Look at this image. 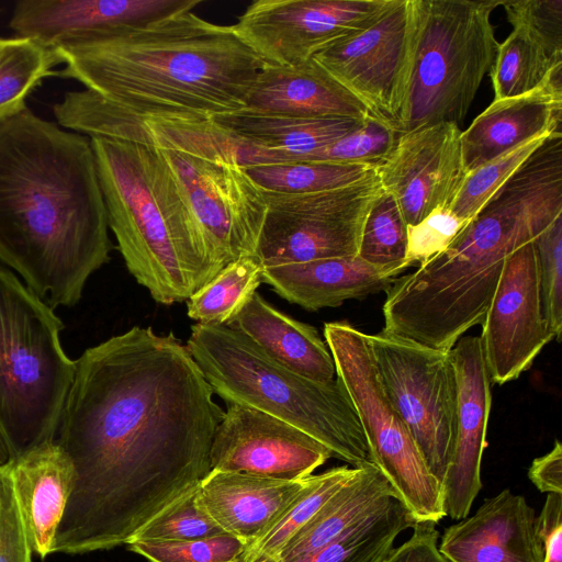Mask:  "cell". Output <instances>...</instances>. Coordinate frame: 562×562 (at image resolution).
<instances>
[{"mask_svg":"<svg viewBox=\"0 0 562 562\" xmlns=\"http://www.w3.org/2000/svg\"><path fill=\"white\" fill-rule=\"evenodd\" d=\"M187 346L150 327L87 348L76 360L57 443L76 483L53 553L125 544L211 471L224 411Z\"/></svg>","mask_w":562,"mask_h":562,"instance_id":"obj_1","label":"cell"},{"mask_svg":"<svg viewBox=\"0 0 562 562\" xmlns=\"http://www.w3.org/2000/svg\"><path fill=\"white\" fill-rule=\"evenodd\" d=\"M88 136L26 109L0 123V261L53 308L79 303L110 259Z\"/></svg>","mask_w":562,"mask_h":562,"instance_id":"obj_2","label":"cell"},{"mask_svg":"<svg viewBox=\"0 0 562 562\" xmlns=\"http://www.w3.org/2000/svg\"><path fill=\"white\" fill-rule=\"evenodd\" d=\"M56 50L65 65L57 76L142 117L209 120L241 110L268 65L232 25L192 11Z\"/></svg>","mask_w":562,"mask_h":562,"instance_id":"obj_3","label":"cell"},{"mask_svg":"<svg viewBox=\"0 0 562 562\" xmlns=\"http://www.w3.org/2000/svg\"><path fill=\"white\" fill-rule=\"evenodd\" d=\"M89 138L109 228L127 270L156 302L187 301L216 272L167 162L150 145Z\"/></svg>","mask_w":562,"mask_h":562,"instance_id":"obj_4","label":"cell"},{"mask_svg":"<svg viewBox=\"0 0 562 562\" xmlns=\"http://www.w3.org/2000/svg\"><path fill=\"white\" fill-rule=\"evenodd\" d=\"M186 346L226 404L286 422L352 467L372 462L358 414L338 378L318 382L303 376L226 325H192Z\"/></svg>","mask_w":562,"mask_h":562,"instance_id":"obj_5","label":"cell"},{"mask_svg":"<svg viewBox=\"0 0 562 562\" xmlns=\"http://www.w3.org/2000/svg\"><path fill=\"white\" fill-rule=\"evenodd\" d=\"M63 328L54 308L0 265V428L11 460L56 440L76 371Z\"/></svg>","mask_w":562,"mask_h":562,"instance_id":"obj_6","label":"cell"},{"mask_svg":"<svg viewBox=\"0 0 562 562\" xmlns=\"http://www.w3.org/2000/svg\"><path fill=\"white\" fill-rule=\"evenodd\" d=\"M498 0H412L415 46L398 134L468 114L499 43L491 22Z\"/></svg>","mask_w":562,"mask_h":562,"instance_id":"obj_7","label":"cell"},{"mask_svg":"<svg viewBox=\"0 0 562 562\" xmlns=\"http://www.w3.org/2000/svg\"><path fill=\"white\" fill-rule=\"evenodd\" d=\"M324 336L336 376L358 414L372 463L386 477L415 521L439 522L446 516L440 482L428 469L383 389L367 334L339 321L326 323Z\"/></svg>","mask_w":562,"mask_h":562,"instance_id":"obj_8","label":"cell"},{"mask_svg":"<svg viewBox=\"0 0 562 562\" xmlns=\"http://www.w3.org/2000/svg\"><path fill=\"white\" fill-rule=\"evenodd\" d=\"M383 389L440 482L449 465L458 418V376L451 351L383 329L367 335Z\"/></svg>","mask_w":562,"mask_h":562,"instance_id":"obj_9","label":"cell"},{"mask_svg":"<svg viewBox=\"0 0 562 562\" xmlns=\"http://www.w3.org/2000/svg\"><path fill=\"white\" fill-rule=\"evenodd\" d=\"M384 191L376 175L313 193L265 192L267 214L254 257L263 268L358 256L366 217Z\"/></svg>","mask_w":562,"mask_h":562,"instance_id":"obj_10","label":"cell"},{"mask_svg":"<svg viewBox=\"0 0 562 562\" xmlns=\"http://www.w3.org/2000/svg\"><path fill=\"white\" fill-rule=\"evenodd\" d=\"M157 149L187 202L216 274L228 263L254 256L267 201L246 168Z\"/></svg>","mask_w":562,"mask_h":562,"instance_id":"obj_11","label":"cell"},{"mask_svg":"<svg viewBox=\"0 0 562 562\" xmlns=\"http://www.w3.org/2000/svg\"><path fill=\"white\" fill-rule=\"evenodd\" d=\"M412 0H394L366 30L339 40L314 58L368 109L396 130L413 67Z\"/></svg>","mask_w":562,"mask_h":562,"instance_id":"obj_12","label":"cell"},{"mask_svg":"<svg viewBox=\"0 0 562 562\" xmlns=\"http://www.w3.org/2000/svg\"><path fill=\"white\" fill-rule=\"evenodd\" d=\"M394 0H258L233 29L269 65L294 66L371 26Z\"/></svg>","mask_w":562,"mask_h":562,"instance_id":"obj_13","label":"cell"},{"mask_svg":"<svg viewBox=\"0 0 562 562\" xmlns=\"http://www.w3.org/2000/svg\"><path fill=\"white\" fill-rule=\"evenodd\" d=\"M480 339L491 381L499 385L520 376L555 339L542 311L532 240L506 258Z\"/></svg>","mask_w":562,"mask_h":562,"instance_id":"obj_14","label":"cell"},{"mask_svg":"<svg viewBox=\"0 0 562 562\" xmlns=\"http://www.w3.org/2000/svg\"><path fill=\"white\" fill-rule=\"evenodd\" d=\"M331 453L301 429L261 411L227 404L210 450L211 470L300 481Z\"/></svg>","mask_w":562,"mask_h":562,"instance_id":"obj_15","label":"cell"},{"mask_svg":"<svg viewBox=\"0 0 562 562\" xmlns=\"http://www.w3.org/2000/svg\"><path fill=\"white\" fill-rule=\"evenodd\" d=\"M460 134L453 123L401 133L376 165L383 189L394 198L407 225L437 209H448L457 195L465 177Z\"/></svg>","mask_w":562,"mask_h":562,"instance_id":"obj_16","label":"cell"},{"mask_svg":"<svg viewBox=\"0 0 562 562\" xmlns=\"http://www.w3.org/2000/svg\"><path fill=\"white\" fill-rule=\"evenodd\" d=\"M202 0H21L9 26L16 36L59 48L110 37L175 14Z\"/></svg>","mask_w":562,"mask_h":562,"instance_id":"obj_17","label":"cell"},{"mask_svg":"<svg viewBox=\"0 0 562 562\" xmlns=\"http://www.w3.org/2000/svg\"><path fill=\"white\" fill-rule=\"evenodd\" d=\"M450 351L458 376V418L441 495L445 515L461 520L468 517L482 488L481 463L486 446L492 381L480 336H462Z\"/></svg>","mask_w":562,"mask_h":562,"instance_id":"obj_18","label":"cell"},{"mask_svg":"<svg viewBox=\"0 0 562 562\" xmlns=\"http://www.w3.org/2000/svg\"><path fill=\"white\" fill-rule=\"evenodd\" d=\"M438 548L449 562H543L535 509L510 490L446 528Z\"/></svg>","mask_w":562,"mask_h":562,"instance_id":"obj_19","label":"cell"},{"mask_svg":"<svg viewBox=\"0 0 562 562\" xmlns=\"http://www.w3.org/2000/svg\"><path fill=\"white\" fill-rule=\"evenodd\" d=\"M562 66L532 91L494 100L461 131L465 175L535 137L561 131Z\"/></svg>","mask_w":562,"mask_h":562,"instance_id":"obj_20","label":"cell"},{"mask_svg":"<svg viewBox=\"0 0 562 562\" xmlns=\"http://www.w3.org/2000/svg\"><path fill=\"white\" fill-rule=\"evenodd\" d=\"M244 110L301 117L364 120L370 112L314 57L294 66L267 65Z\"/></svg>","mask_w":562,"mask_h":562,"instance_id":"obj_21","label":"cell"},{"mask_svg":"<svg viewBox=\"0 0 562 562\" xmlns=\"http://www.w3.org/2000/svg\"><path fill=\"white\" fill-rule=\"evenodd\" d=\"M14 493L33 554L45 559L76 483L74 464L52 441L9 462Z\"/></svg>","mask_w":562,"mask_h":562,"instance_id":"obj_22","label":"cell"},{"mask_svg":"<svg viewBox=\"0 0 562 562\" xmlns=\"http://www.w3.org/2000/svg\"><path fill=\"white\" fill-rule=\"evenodd\" d=\"M304 481L211 470L198 492L201 504L223 531L250 548L294 499Z\"/></svg>","mask_w":562,"mask_h":562,"instance_id":"obj_23","label":"cell"},{"mask_svg":"<svg viewBox=\"0 0 562 562\" xmlns=\"http://www.w3.org/2000/svg\"><path fill=\"white\" fill-rule=\"evenodd\" d=\"M111 136L243 168L289 162L282 155L244 140L211 119L142 117L122 111L112 123Z\"/></svg>","mask_w":562,"mask_h":562,"instance_id":"obj_24","label":"cell"},{"mask_svg":"<svg viewBox=\"0 0 562 562\" xmlns=\"http://www.w3.org/2000/svg\"><path fill=\"white\" fill-rule=\"evenodd\" d=\"M400 273L356 256L263 268L262 283L288 302L315 312L389 290Z\"/></svg>","mask_w":562,"mask_h":562,"instance_id":"obj_25","label":"cell"},{"mask_svg":"<svg viewBox=\"0 0 562 562\" xmlns=\"http://www.w3.org/2000/svg\"><path fill=\"white\" fill-rule=\"evenodd\" d=\"M226 326L303 376L328 382L336 375L333 356L316 328L277 310L257 292Z\"/></svg>","mask_w":562,"mask_h":562,"instance_id":"obj_26","label":"cell"},{"mask_svg":"<svg viewBox=\"0 0 562 562\" xmlns=\"http://www.w3.org/2000/svg\"><path fill=\"white\" fill-rule=\"evenodd\" d=\"M392 495H396L394 490L374 463L355 467L353 474L290 539L274 562L303 561Z\"/></svg>","mask_w":562,"mask_h":562,"instance_id":"obj_27","label":"cell"},{"mask_svg":"<svg viewBox=\"0 0 562 562\" xmlns=\"http://www.w3.org/2000/svg\"><path fill=\"white\" fill-rule=\"evenodd\" d=\"M211 120L255 146L282 155L289 162L311 159L363 121L301 117L244 109Z\"/></svg>","mask_w":562,"mask_h":562,"instance_id":"obj_28","label":"cell"},{"mask_svg":"<svg viewBox=\"0 0 562 562\" xmlns=\"http://www.w3.org/2000/svg\"><path fill=\"white\" fill-rule=\"evenodd\" d=\"M415 522L403 502L392 495L301 562H383L396 537Z\"/></svg>","mask_w":562,"mask_h":562,"instance_id":"obj_29","label":"cell"},{"mask_svg":"<svg viewBox=\"0 0 562 562\" xmlns=\"http://www.w3.org/2000/svg\"><path fill=\"white\" fill-rule=\"evenodd\" d=\"M61 64L56 50L30 37H0V123L25 111L29 95Z\"/></svg>","mask_w":562,"mask_h":562,"instance_id":"obj_30","label":"cell"},{"mask_svg":"<svg viewBox=\"0 0 562 562\" xmlns=\"http://www.w3.org/2000/svg\"><path fill=\"white\" fill-rule=\"evenodd\" d=\"M353 472L355 467L342 465L305 477L304 485L294 499L250 546L247 562H274L290 539Z\"/></svg>","mask_w":562,"mask_h":562,"instance_id":"obj_31","label":"cell"},{"mask_svg":"<svg viewBox=\"0 0 562 562\" xmlns=\"http://www.w3.org/2000/svg\"><path fill=\"white\" fill-rule=\"evenodd\" d=\"M263 267L254 256L225 266L187 300V314L202 324L226 325L262 283Z\"/></svg>","mask_w":562,"mask_h":562,"instance_id":"obj_32","label":"cell"},{"mask_svg":"<svg viewBox=\"0 0 562 562\" xmlns=\"http://www.w3.org/2000/svg\"><path fill=\"white\" fill-rule=\"evenodd\" d=\"M376 165L293 161L246 168L265 192L301 194L333 190L375 173Z\"/></svg>","mask_w":562,"mask_h":562,"instance_id":"obj_33","label":"cell"},{"mask_svg":"<svg viewBox=\"0 0 562 562\" xmlns=\"http://www.w3.org/2000/svg\"><path fill=\"white\" fill-rule=\"evenodd\" d=\"M562 60L552 58L524 31L514 29L498 45L490 77L495 100L521 95L544 83Z\"/></svg>","mask_w":562,"mask_h":562,"instance_id":"obj_34","label":"cell"},{"mask_svg":"<svg viewBox=\"0 0 562 562\" xmlns=\"http://www.w3.org/2000/svg\"><path fill=\"white\" fill-rule=\"evenodd\" d=\"M407 250V224L394 198L384 190L366 217L358 257L373 267L402 273L411 267Z\"/></svg>","mask_w":562,"mask_h":562,"instance_id":"obj_35","label":"cell"},{"mask_svg":"<svg viewBox=\"0 0 562 562\" xmlns=\"http://www.w3.org/2000/svg\"><path fill=\"white\" fill-rule=\"evenodd\" d=\"M553 134L527 140L467 173L448 207L449 211L464 221H471L494 193Z\"/></svg>","mask_w":562,"mask_h":562,"instance_id":"obj_36","label":"cell"},{"mask_svg":"<svg viewBox=\"0 0 562 562\" xmlns=\"http://www.w3.org/2000/svg\"><path fill=\"white\" fill-rule=\"evenodd\" d=\"M198 486L158 513L130 540L191 541L225 533L201 504Z\"/></svg>","mask_w":562,"mask_h":562,"instance_id":"obj_37","label":"cell"},{"mask_svg":"<svg viewBox=\"0 0 562 562\" xmlns=\"http://www.w3.org/2000/svg\"><path fill=\"white\" fill-rule=\"evenodd\" d=\"M128 551L149 562H247L249 546L227 533L191 541L130 540Z\"/></svg>","mask_w":562,"mask_h":562,"instance_id":"obj_38","label":"cell"},{"mask_svg":"<svg viewBox=\"0 0 562 562\" xmlns=\"http://www.w3.org/2000/svg\"><path fill=\"white\" fill-rule=\"evenodd\" d=\"M398 133L386 122L368 116L353 131L330 144L308 161L380 164L393 149Z\"/></svg>","mask_w":562,"mask_h":562,"instance_id":"obj_39","label":"cell"},{"mask_svg":"<svg viewBox=\"0 0 562 562\" xmlns=\"http://www.w3.org/2000/svg\"><path fill=\"white\" fill-rule=\"evenodd\" d=\"M544 318L557 340L562 331V216L532 239Z\"/></svg>","mask_w":562,"mask_h":562,"instance_id":"obj_40","label":"cell"},{"mask_svg":"<svg viewBox=\"0 0 562 562\" xmlns=\"http://www.w3.org/2000/svg\"><path fill=\"white\" fill-rule=\"evenodd\" d=\"M514 29L524 31L552 58L562 60V0L504 1Z\"/></svg>","mask_w":562,"mask_h":562,"instance_id":"obj_41","label":"cell"},{"mask_svg":"<svg viewBox=\"0 0 562 562\" xmlns=\"http://www.w3.org/2000/svg\"><path fill=\"white\" fill-rule=\"evenodd\" d=\"M469 222L442 207L432 211L417 224L407 225L408 265H420L442 251Z\"/></svg>","mask_w":562,"mask_h":562,"instance_id":"obj_42","label":"cell"},{"mask_svg":"<svg viewBox=\"0 0 562 562\" xmlns=\"http://www.w3.org/2000/svg\"><path fill=\"white\" fill-rule=\"evenodd\" d=\"M9 463L0 465V562H33Z\"/></svg>","mask_w":562,"mask_h":562,"instance_id":"obj_43","label":"cell"},{"mask_svg":"<svg viewBox=\"0 0 562 562\" xmlns=\"http://www.w3.org/2000/svg\"><path fill=\"white\" fill-rule=\"evenodd\" d=\"M408 540L393 548L383 562H449L439 551V531L431 521H416Z\"/></svg>","mask_w":562,"mask_h":562,"instance_id":"obj_44","label":"cell"},{"mask_svg":"<svg viewBox=\"0 0 562 562\" xmlns=\"http://www.w3.org/2000/svg\"><path fill=\"white\" fill-rule=\"evenodd\" d=\"M543 562H562V494L549 493L537 517Z\"/></svg>","mask_w":562,"mask_h":562,"instance_id":"obj_45","label":"cell"},{"mask_svg":"<svg viewBox=\"0 0 562 562\" xmlns=\"http://www.w3.org/2000/svg\"><path fill=\"white\" fill-rule=\"evenodd\" d=\"M528 477L540 492L562 494V446L559 440L547 454L532 461Z\"/></svg>","mask_w":562,"mask_h":562,"instance_id":"obj_46","label":"cell"},{"mask_svg":"<svg viewBox=\"0 0 562 562\" xmlns=\"http://www.w3.org/2000/svg\"><path fill=\"white\" fill-rule=\"evenodd\" d=\"M11 460L10 450L4 438V435L0 428V465L9 463Z\"/></svg>","mask_w":562,"mask_h":562,"instance_id":"obj_47","label":"cell"},{"mask_svg":"<svg viewBox=\"0 0 562 562\" xmlns=\"http://www.w3.org/2000/svg\"><path fill=\"white\" fill-rule=\"evenodd\" d=\"M70 92H71V91H70ZM68 93H69V92H68ZM68 93H67V94H68ZM67 94L65 95V98L67 97ZM65 98H64V100H65ZM64 100H63V102H64ZM63 102H61V104H63ZM61 104H60V106H59V111H58V120H59V112H60ZM59 123H60V120H59ZM60 125H61V124H60ZM61 126H63V125H61ZM63 127H64V126H63Z\"/></svg>","mask_w":562,"mask_h":562,"instance_id":"obj_48","label":"cell"}]
</instances>
